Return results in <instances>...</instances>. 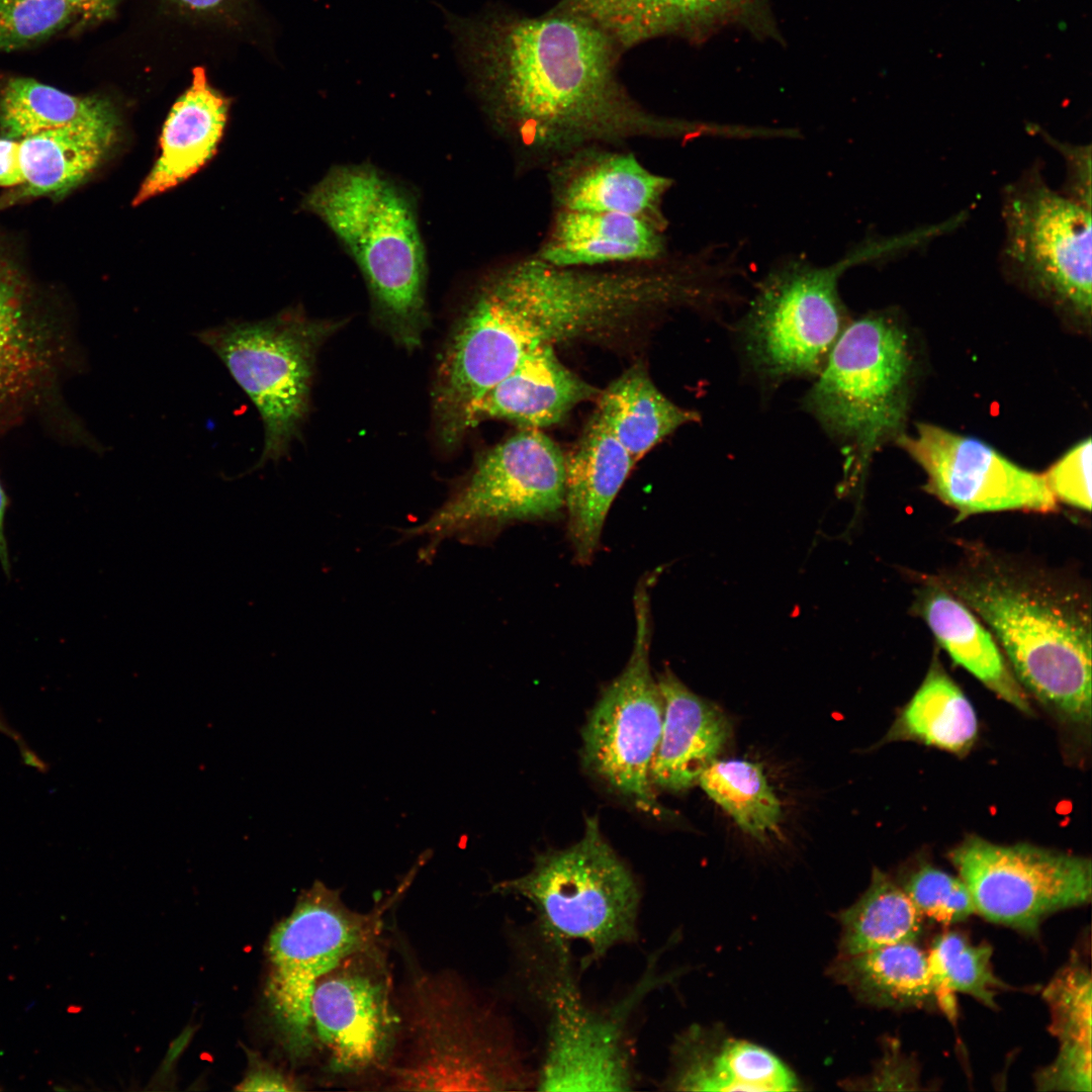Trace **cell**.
<instances>
[{"label":"cell","mask_w":1092,"mask_h":1092,"mask_svg":"<svg viewBox=\"0 0 1092 1092\" xmlns=\"http://www.w3.org/2000/svg\"><path fill=\"white\" fill-rule=\"evenodd\" d=\"M442 10L469 89L518 172L545 171L587 146L703 132V124L640 105L619 79L622 51L579 15L556 7L541 16Z\"/></svg>","instance_id":"obj_1"},{"label":"cell","mask_w":1092,"mask_h":1092,"mask_svg":"<svg viewBox=\"0 0 1092 1092\" xmlns=\"http://www.w3.org/2000/svg\"><path fill=\"white\" fill-rule=\"evenodd\" d=\"M692 257L560 267L534 253L488 268L472 287L440 355L432 391L436 435L455 447L471 407L530 351L606 336L638 320L702 300Z\"/></svg>","instance_id":"obj_2"},{"label":"cell","mask_w":1092,"mask_h":1092,"mask_svg":"<svg viewBox=\"0 0 1092 1092\" xmlns=\"http://www.w3.org/2000/svg\"><path fill=\"white\" fill-rule=\"evenodd\" d=\"M987 626L1022 688L1062 718L1091 720V608L1075 583L969 546L929 576Z\"/></svg>","instance_id":"obj_3"},{"label":"cell","mask_w":1092,"mask_h":1092,"mask_svg":"<svg viewBox=\"0 0 1092 1092\" xmlns=\"http://www.w3.org/2000/svg\"><path fill=\"white\" fill-rule=\"evenodd\" d=\"M301 208L355 262L376 323L399 346L418 348L429 324L428 265L413 191L370 163L341 164L309 189Z\"/></svg>","instance_id":"obj_4"},{"label":"cell","mask_w":1092,"mask_h":1092,"mask_svg":"<svg viewBox=\"0 0 1092 1092\" xmlns=\"http://www.w3.org/2000/svg\"><path fill=\"white\" fill-rule=\"evenodd\" d=\"M398 1011L403 1051L388 1061L389 1089L504 1091L530 1083L502 1018L453 976L416 977Z\"/></svg>","instance_id":"obj_5"},{"label":"cell","mask_w":1092,"mask_h":1092,"mask_svg":"<svg viewBox=\"0 0 1092 1092\" xmlns=\"http://www.w3.org/2000/svg\"><path fill=\"white\" fill-rule=\"evenodd\" d=\"M910 348L893 315H862L847 324L805 395L804 406L841 445L856 473L905 433L914 377Z\"/></svg>","instance_id":"obj_6"},{"label":"cell","mask_w":1092,"mask_h":1092,"mask_svg":"<svg viewBox=\"0 0 1092 1092\" xmlns=\"http://www.w3.org/2000/svg\"><path fill=\"white\" fill-rule=\"evenodd\" d=\"M493 890L528 900L548 938L583 941L595 959L638 937V883L595 816L577 842L540 853L526 874Z\"/></svg>","instance_id":"obj_7"},{"label":"cell","mask_w":1092,"mask_h":1092,"mask_svg":"<svg viewBox=\"0 0 1092 1092\" xmlns=\"http://www.w3.org/2000/svg\"><path fill=\"white\" fill-rule=\"evenodd\" d=\"M343 325L310 318L300 306H291L264 320L229 321L194 334L220 359L261 417L264 444L252 471L279 461L300 435L316 354Z\"/></svg>","instance_id":"obj_8"},{"label":"cell","mask_w":1092,"mask_h":1092,"mask_svg":"<svg viewBox=\"0 0 1092 1092\" xmlns=\"http://www.w3.org/2000/svg\"><path fill=\"white\" fill-rule=\"evenodd\" d=\"M565 455L544 433L523 429L483 454L424 523L403 531L422 537L429 560L447 540L478 544L505 527L549 520L564 508Z\"/></svg>","instance_id":"obj_9"},{"label":"cell","mask_w":1092,"mask_h":1092,"mask_svg":"<svg viewBox=\"0 0 1092 1092\" xmlns=\"http://www.w3.org/2000/svg\"><path fill=\"white\" fill-rule=\"evenodd\" d=\"M656 574H645L635 588L631 654L602 691L581 732L585 769L647 812L660 810L650 777L663 723V699L650 668V587Z\"/></svg>","instance_id":"obj_10"},{"label":"cell","mask_w":1092,"mask_h":1092,"mask_svg":"<svg viewBox=\"0 0 1092 1092\" xmlns=\"http://www.w3.org/2000/svg\"><path fill=\"white\" fill-rule=\"evenodd\" d=\"M382 914L383 908L354 911L339 891L315 882L272 931L266 995L291 1056H307L314 1043L310 1006L316 982L347 957L375 945Z\"/></svg>","instance_id":"obj_11"},{"label":"cell","mask_w":1092,"mask_h":1092,"mask_svg":"<svg viewBox=\"0 0 1092 1092\" xmlns=\"http://www.w3.org/2000/svg\"><path fill=\"white\" fill-rule=\"evenodd\" d=\"M869 253L828 267L791 260L761 281L743 327L745 352L759 373L777 380L818 375L849 323L838 278Z\"/></svg>","instance_id":"obj_12"},{"label":"cell","mask_w":1092,"mask_h":1092,"mask_svg":"<svg viewBox=\"0 0 1092 1092\" xmlns=\"http://www.w3.org/2000/svg\"><path fill=\"white\" fill-rule=\"evenodd\" d=\"M1003 263L1054 305L1090 324L1091 208L1048 186L1036 169L1003 195Z\"/></svg>","instance_id":"obj_13"},{"label":"cell","mask_w":1092,"mask_h":1092,"mask_svg":"<svg viewBox=\"0 0 1092 1092\" xmlns=\"http://www.w3.org/2000/svg\"><path fill=\"white\" fill-rule=\"evenodd\" d=\"M976 914L1035 935L1051 915L1092 896L1091 860L1029 843L1002 845L968 836L949 853Z\"/></svg>","instance_id":"obj_14"},{"label":"cell","mask_w":1092,"mask_h":1092,"mask_svg":"<svg viewBox=\"0 0 1092 1092\" xmlns=\"http://www.w3.org/2000/svg\"><path fill=\"white\" fill-rule=\"evenodd\" d=\"M78 358L72 324L0 255V434L58 406Z\"/></svg>","instance_id":"obj_15"},{"label":"cell","mask_w":1092,"mask_h":1092,"mask_svg":"<svg viewBox=\"0 0 1092 1092\" xmlns=\"http://www.w3.org/2000/svg\"><path fill=\"white\" fill-rule=\"evenodd\" d=\"M926 474V489L960 518L989 512L1051 513L1057 498L1044 474L1013 463L981 440L917 423L895 441Z\"/></svg>","instance_id":"obj_16"},{"label":"cell","mask_w":1092,"mask_h":1092,"mask_svg":"<svg viewBox=\"0 0 1092 1092\" xmlns=\"http://www.w3.org/2000/svg\"><path fill=\"white\" fill-rule=\"evenodd\" d=\"M380 954L375 945L355 952L314 987L310 1006L314 1041L337 1072L380 1067L393 1053L400 1016Z\"/></svg>","instance_id":"obj_17"},{"label":"cell","mask_w":1092,"mask_h":1092,"mask_svg":"<svg viewBox=\"0 0 1092 1092\" xmlns=\"http://www.w3.org/2000/svg\"><path fill=\"white\" fill-rule=\"evenodd\" d=\"M545 1054L536 1076L541 1091H625L633 1085L625 1023L642 986L614 1010L598 1012L579 998L567 973L550 983Z\"/></svg>","instance_id":"obj_18"},{"label":"cell","mask_w":1092,"mask_h":1092,"mask_svg":"<svg viewBox=\"0 0 1092 1092\" xmlns=\"http://www.w3.org/2000/svg\"><path fill=\"white\" fill-rule=\"evenodd\" d=\"M553 210L619 212L665 230V195L672 179L646 168L630 151L608 146L578 149L546 170Z\"/></svg>","instance_id":"obj_19"},{"label":"cell","mask_w":1092,"mask_h":1092,"mask_svg":"<svg viewBox=\"0 0 1092 1092\" xmlns=\"http://www.w3.org/2000/svg\"><path fill=\"white\" fill-rule=\"evenodd\" d=\"M664 1086L675 1091H797L800 1081L774 1053L719 1026L694 1025L671 1049Z\"/></svg>","instance_id":"obj_20"},{"label":"cell","mask_w":1092,"mask_h":1092,"mask_svg":"<svg viewBox=\"0 0 1092 1092\" xmlns=\"http://www.w3.org/2000/svg\"><path fill=\"white\" fill-rule=\"evenodd\" d=\"M560 267L594 268L652 262L668 256L665 230L619 212L553 210L534 253Z\"/></svg>","instance_id":"obj_21"},{"label":"cell","mask_w":1092,"mask_h":1092,"mask_svg":"<svg viewBox=\"0 0 1092 1092\" xmlns=\"http://www.w3.org/2000/svg\"><path fill=\"white\" fill-rule=\"evenodd\" d=\"M635 463L596 414L565 456L567 538L577 563L593 560L610 508Z\"/></svg>","instance_id":"obj_22"},{"label":"cell","mask_w":1092,"mask_h":1092,"mask_svg":"<svg viewBox=\"0 0 1092 1092\" xmlns=\"http://www.w3.org/2000/svg\"><path fill=\"white\" fill-rule=\"evenodd\" d=\"M656 680L663 699V723L651 783L680 792L698 784L717 759L731 735V725L716 705L693 693L669 667Z\"/></svg>","instance_id":"obj_23"},{"label":"cell","mask_w":1092,"mask_h":1092,"mask_svg":"<svg viewBox=\"0 0 1092 1092\" xmlns=\"http://www.w3.org/2000/svg\"><path fill=\"white\" fill-rule=\"evenodd\" d=\"M601 391L569 370L552 346L522 357L471 407L468 429L487 419L507 420L524 429H542L561 421L575 405Z\"/></svg>","instance_id":"obj_24"},{"label":"cell","mask_w":1092,"mask_h":1092,"mask_svg":"<svg viewBox=\"0 0 1092 1092\" xmlns=\"http://www.w3.org/2000/svg\"><path fill=\"white\" fill-rule=\"evenodd\" d=\"M229 107V99L208 83L204 68L196 67L191 85L165 120L160 156L133 205L177 186L212 158L224 130Z\"/></svg>","instance_id":"obj_25"},{"label":"cell","mask_w":1092,"mask_h":1092,"mask_svg":"<svg viewBox=\"0 0 1092 1092\" xmlns=\"http://www.w3.org/2000/svg\"><path fill=\"white\" fill-rule=\"evenodd\" d=\"M916 609L956 663L1002 700L1031 714L1026 692L998 643L962 601L928 577L919 590Z\"/></svg>","instance_id":"obj_26"},{"label":"cell","mask_w":1092,"mask_h":1092,"mask_svg":"<svg viewBox=\"0 0 1092 1092\" xmlns=\"http://www.w3.org/2000/svg\"><path fill=\"white\" fill-rule=\"evenodd\" d=\"M119 121L78 122L19 141L21 197L62 198L102 162L118 136Z\"/></svg>","instance_id":"obj_27"},{"label":"cell","mask_w":1092,"mask_h":1092,"mask_svg":"<svg viewBox=\"0 0 1092 1092\" xmlns=\"http://www.w3.org/2000/svg\"><path fill=\"white\" fill-rule=\"evenodd\" d=\"M827 971L858 1001L877 1008L932 1007L938 998L927 954L916 941L899 942L852 956H837Z\"/></svg>","instance_id":"obj_28"},{"label":"cell","mask_w":1092,"mask_h":1092,"mask_svg":"<svg viewBox=\"0 0 1092 1092\" xmlns=\"http://www.w3.org/2000/svg\"><path fill=\"white\" fill-rule=\"evenodd\" d=\"M745 0H561L556 6L601 28L623 52L667 34H692Z\"/></svg>","instance_id":"obj_29"},{"label":"cell","mask_w":1092,"mask_h":1092,"mask_svg":"<svg viewBox=\"0 0 1092 1092\" xmlns=\"http://www.w3.org/2000/svg\"><path fill=\"white\" fill-rule=\"evenodd\" d=\"M595 413L635 462L681 426L696 422V412L668 399L637 364L599 394Z\"/></svg>","instance_id":"obj_30"},{"label":"cell","mask_w":1092,"mask_h":1092,"mask_svg":"<svg viewBox=\"0 0 1092 1092\" xmlns=\"http://www.w3.org/2000/svg\"><path fill=\"white\" fill-rule=\"evenodd\" d=\"M978 728L973 705L934 658L921 686L900 712L883 743L913 740L964 755L976 742Z\"/></svg>","instance_id":"obj_31"},{"label":"cell","mask_w":1092,"mask_h":1092,"mask_svg":"<svg viewBox=\"0 0 1092 1092\" xmlns=\"http://www.w3.org/2000/svg\"><path fill=\"white\" fill-rule=\"evenodd\" d=\"M922 919L923 915L896 879L875 868L866 891L837 914L840 925L837 956L917 941Z\"/></svg>","instance_id":"obj_32"},{"label":"cell","mask_w":1092,"mask_h":1092,"mask_svg":"<svg viewBox=\"0 0 1092 1092\" xmlns=\"http://www.w3.org/2000/svg\"><path fill=\"white\" fill-rule=\"evenodd\" d=\"M115 121L117 110L103 96H76L26 77L8 79L0 91V131L16 141L72 123Z\"/></svg>","instance_id":"obj_33"},{"label":"cell","mask_w":1092,"mask_h":1092,"mask_svg":"<svg viewBox=\"0 0 1092 1092\" xmlns=\"http://www.w3.org/2000/svg\"><path fill=\"white\" fill-rule=\"evenodd\" d=\"M698 784L743 832L761 840L778 830L783 816L781 802L760 764L716 759Z\"/></svg>","instance_id":"obj_34"},{"label":"cell","mask_w":1092,"mask_h":1092,"mask_svg":"<svg viewBox=\"0 0 1092 1092\" xmlns=\"http://www.w3.org/2000/svg\"><path fill=\"white\" fill-rule=\"evenodd\" d=\"M991 957L990 945L973 944L959 932L938 935L927 954L938 997L946 991L960 992L996 1009L997 991L1010 989V986L995 976Z\"/></svg>","instance_id":"obj_35"},{"label":"cell","mask_w":1092,"mask_h":1092,"mask_svg":"<svg viewBox=\"0 0 1092 1092\" xmlns=\"http://www.w3.org/2000/svg\"><path fill=\"white\" fill-rule=\"evenodd\" d=\"M1042 998L1051 1014L1049 1029L1060 1045H1091L1092 977L1077 953L1044 987Z\"/></svg>","instance_id":"obj_36"},{"label":"cell","mask_w":1092,"mask_h":1092,"mask_svg":"<svg viewBox=\"0 0 1092 1092\" xmlns=\"http://www.w3.org/2000/svg\"><path fill=\"white\" fill-rule=\"evenodd\" d=\"M75 21L66 0H0V53L43 41Z\"/></svg>","instance_id":"obj_37"},{"label":"cell","mask_w":1092,"mask_h":1092,"mask_svg":"<svg viewBox=\"0 0 1092 1092\" xmlns=\"http://www.w3.org/2000/svg\"><path fill=\"white\" fill-rule=\"evenodd\" d=\"M896 881L923 916L948 924L976 914L964 881L932 864H919Z\"/></svg>","instance_id":"obj_38"},{"label":"cell","mask_w":1092,"mask_h":1092,"mask_svg":"<svg viewBox=\"0 0 1092 1092\" xmlns=\"http://www.w3.org/2000/svg\"><path fill=\"white\" fill-rule=\"evenodd\" d=\"M1091 439L1077 443L1044 473L1057 500L1091 510Z\"/></svg>","instance_id":"obj_39"},{"label":"cell","mask_w":1092,"mask_h":1092,"mask_svg":"<svg viewBox=\"0 0 1092 1092\" xmlns=\"http://www.w3.org/2000/svg\"><path fill=\"white\" fill-rule=\"evenodd\" d=\"M1038 1091L1090 1092L1091 1045L1061 1044L1055 1060L1034 1076Z\"/></svg>","instance_id":"obj_40"},{"label":"cell","mask_w":1092,"mask_h":1092,"mask_svg":"<svg viewBox=\"0 0 1092 1092\" xmlns=\"http://www.w3.org/2000/svg\"><path fill=\"white\" fill-rule=\"evenodd\" d=\"M851 1085L866 1090H921L920 1069L917 1062L905 1055L900 1044L892 1039L887 1042L884 1056L873 1073Z\"/></svg>","instance_id":"obj_41"},{"label":"cell","mask_w":1092,"mask_h":1092,"mask_svg":"<svg viewBox=\"0 0 1092 1092\" xmlns=\"http://www.w3.org/2000/svg\"><path fill=\"white\" fill-rule=\"evenodd\" d=\"M1064 157L1068 166L1065 194L1091 208V153L1090 146H1074L1045 135Z\"/></svg>","instance_id":"obj_42"},{"label":"cell","mask_w":1092,"mask_h":1092,"mask_svg":"<svg viewBox=\"0 0 1092 1092\" xmlns=\"http://www.w3.org/2000/svg\"><path fill=\"white\" fill-rule=\"evenodd\" d=\"M75 15V26L82 28L113 16L119 0H66Z\"/></svg>","instance_id":"obj_43"},{"label":"cell","mask_w":1092,"mask_h":1092,"mask_svg":"<svg viewBox=\"0 0 1092 1092\" xmlns=\"http://www.w3.org/2000/svg\"><path fill=\"white\" fill-rule=\"evenodd\" d=\"M23 181L19 141L0 138V186H21Z\"/></svg>","instance_id":"obj_44"},{"label":"cell","mask_w":1092,"mask_h":1092,"mask_svg":"<svg viewBox=\"0 0 1092 1092\" xmlns=\"http://www.w3.org/2000/svg\"><path fill=\"white\" fill-rule=\"evenodd\" d=\"M243 1091H290L296 1090L294 1083L270 1068H257L251 1071L238 1087Z\"/></svg>","instance_id":"obj_45"},{"label":"cell","mask_w":1092,"mask_h":1092,"mask_svg":"<svg viewBox=\"0 0 1092 1092\" xmlns=\"http://www.w3.org/2000/svg\"><path fill=\"white\" fill-rule=\"evenodd\" d=\"M8 505V499L4 488L0 482V562L3 570L6 574H9L10 562L7 548V541L4 535V519Z\"/></svg>","instance_id":"obj_46"},{"label":"cell","mask_w":1092,"mask_h":1092,"mask_svg":"<svg viewBox=\"0 0 1092 1092\" xmlns=\"http://www.w3.org/2000/svg\"><path fill=\"white\" fill-rule=\"evenodd\" d=\"M180 5L193 11H211L222 5L229 0H176Z\"/></svg>","instance_id":"obj_47"},{"label":"cell","mask_w":1092,"mask_h":1092,"mask_svg":"<svg viewBox=\"0 0 1092 1092\" xmlns=\"http://www.w3.org/2000/svg\"><path fill=\"white\" fill-rule=\"evenodd\" d=\"M0 731L9 737L16 739L17 735L0 719Z\"/></svg>","instance_id":"obj_48"},{"label":"cell","mask_w":1092,"mask_h":1092,"mask_svg":"<svg viewBox=\"0 0 1092 1092\" xmlns=\"http://www.w3.org/2000/svg\"><path fill=\"white\" fill-rule=\"evenodd\" d=\"M0 1090H1V1088H0Z\"/></svg>","instance_id":"obj_49"}]
</instances>
